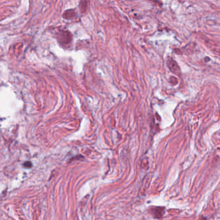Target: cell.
Masks as SVG:
<instances>
[{
	"instance_id": "3",
	"label": "cell",
	"mask_w": 220,
	"mask_h": 220,
	"mask_svg": "<svg viewBox=\"0 0 220 220\" xmlns=\"http://www.w3.org/2000/svg\"><path fill=\"white\" fill-rule=\"evenodd\" d=\"M24 166L27 167H31L32 166V164L31 162H25L24 164Z\"/></svg>"
},
{
	"instance_id": "2",
	"label": "cell",
	"mask_w": 220,
	"mask_h": 220,
	"mask_svg": "<svg viewBox=\"0 0 220 220\" xmlns=\"http://www.w3.org/2000/svg\"><path fill=\"white\" fill-rule=\"evenodd\" d=\"M75 11L74 10H68L65 12L63 14V17L65 19H71L75 16Z\"/></svg>"
},
{
	"instance_id": "1",
	"label": "cell",
	"mask_w": 220,
	"mask_h": 220,
	"mask_svg": "<svg viewBox=\"0 0 220 220\" xmlns=\"http://www.w3.org/2000/svg\"><path fill=\"white\" fill-rule=\"evenodd\" d=\"M168 65L169 66V69L173 71L174 73L178 74L179 73V69L178 66L176 61L172 59H169L168 61Z\"/></svg>"
}]
</instances>
